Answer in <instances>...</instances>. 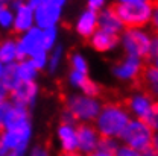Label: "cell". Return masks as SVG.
<instances>
[{"mask_svg":"<svg viewBox=\"0 0 158 156\" xmlns=\"http://www.w3.org/2000/svg\"><path fill=\"white\" fill-rule=\"evenodd\" d=\"M131 121V115L126 111L125 105L120 100L114 102H105L102 105V109L96 117V130L99 137L114 138L120 137L128 123Z\"/></svg>","mask_w":158,"mask_h":156,"instance_id":"1","label":"cell"},{"mask_svg":"<svg viewBox=\"0 0 158 156\" xmlns=\"http://www.w3.org/2000/svg\"><path fill=\"white\" fill-rule=\"evenodd\" d=\"M126 29H141L149 24L152 3H113L110 6Z\"/></svg>","mask_w":158,"mask_h":156,"instance_id":"2","label":"cell"},{"mask_svg":"<svg viewBox=\"0 0 158 156\" xmlns=\"http://www.w3.org/2000/svg\"><path fill=\"white\" fill-rule=\"evenodd\" d=\"M152 37L143 29H126L123 32V47L128 56H134L144 62H149V50H151Z\"/></svg>","mask_w":158,"mask_h":156,"instance_id":"3","label":"cell"},{"mask_svg":"<svg viewBox=\"0 0 158 156\" xmlns=\"http://www.w3.org/2000/svg\"><path fill=\"white\" fill-rule=\"evenodd\" d=\"M152 137H154V130L141 120H131L120 135V138L126 142L128 147L137 152L148 149L152 144Z\"/></svg>","mask_w":158,"mask_h":156,"instance_id":"4","label":"cell"},{"mask_svg":"<svg viewBox=\"0 0 158 156\" xmlns=\"http://www.w3.org/2000/svg\"><path fill=\"white\" fill-rule=\"evenodd\" d=\"M65 112H69L75 121L94 120L100 112V103L87 96H72L65 98Z\"/></svg>","mask_w":158,"mask_h":156,"instance_id":"5","label":"cell"},{"mask_svg":"<svg viewBox=\"0 0 158 156\" xmlns=\"http://www.w3.org/2000/svg\"><path fill=\"white\" fill-rule=\"evenodd\" d=\"M154 102H155L154 98L143 91H134L132 94L122 97V103L125 105L129 115H134L135 120H141L144 123L151 115Z\"/></svg>","mask_w":158,"mask_h":156,"instance_id":"6","label":"cell"},{"mask_svg":"<svg viewBox=\"0 0 158 156\" xmlns=\"http://www.w3.org/2000/svg\"><path fill=\"white\" fill-rule=\"evenodd\" d=\"M134 91H143L154 100H158V68L146 62L138 79L132 83Z\"/></svg>","mask_w":158,"mask_h":156,"instance_id":"7","label":"cell"},{"mask_svg":"<svg viewBox=\"0 0 158 156\" xmlns=\"http://www.w3.org/2000/svg\"><path fill=\"white\" fill-rule=\"evenodd\" d=\"M144 61L134 56H125L123 59L117 61L113 67V73L122 80H131V85L135 82L144 67Z\"/></svg>","mask_w":158,"mask_h":156,"instance_id":"8","label":"cell"},{"mask_svg":"<svg viewBox=\"0 0 158 156\" xmlns=\"http://www.w3.org/2000/svg\"><path fill=\"white\" fill-rule=\"evenodd\" d=\"M76 137H78V147L84 153H93L96 152L99 144V134L94 126L91 124H78L76 127Z\"/></svg>","mask_w":158,"mask_h":156,"instance_id":"9","label":"cell"},{"mask_svg":"<svg viewBox=\"0 0 158 156\" xmlns=\"http://www.w3.org/2000/svg\"><path fill=\"white\" fill-rule=\"evenodd\" d=\"M40 37H41V30L31 27L27 30V34L17 41V58L23 59L27 55H35L37 52H41L40 49Z\"/></svg>","mask_w":158,"mask_h":156,"instance_id":"10","label":"cell"},{"mask_svg":"<svg viewBox=\"0 0 158 156\" xmlns=\"http://www.w3.org/2000/svg\"><path fill=\"white\" fill-rule=\"evenodd\" d=\"M59 15H61V6L44 3V2L35 11V20H37L40 27H43V29L53 27V24L58 21Z\"/></svg>","mask_w":158,"mask_h":156,"instance_id":"11","label":"cell"},{"mask_svg":"<svg viewBox=\"0 0 158 156\" xmlns=\"http://www.w3.org/2000/svg\"><path fill=\"white\" fill-rule=\"evenodd\" d=\"M37 91H38V86L34 82H20L11 91V97H12L14 105L26 108L27 105H31L34 102V98L37 96Z\"/></svg>","mask_w":158,"mask_h":156,"instance_id":"12","label":"cell"},{"mask_svg":"<svg viewBox=\"0 0 158 156\" xmlns=\"http://www.w3.org/2000/svg\"><path fill=\"white\" fill-rule=\"evenodd\" d=\"M98 24L100 27V30L113 34V35H118L120 30L123 29V24L120 23L118 17L116 15V12L111 8L103 9L98 17Z\"/></svg>","mask_w":158,"mask_h":156,"instance_id":"13","label":"cell"},{"mask_svg":"<svg viewBox=\"0 0 158 156\" xmlns=\"http://www.w3.org/2000/svg\"><path fill=\"white\" fill-rule=\"evenodd\" d=\"M27 111L24 106H19V105H12L6 120H5V127L8 130H17L24 126H27Z\"/></svg>","mask_w":158,"mask_h":156,"instance_id":"14","label":"cell"},{"mask_svg":"<svg viewBox=\"0 0 158 156\" xmlns=\"http://www.w3.org/2000/svg\"><path fill=\"white\" fill-rule=\"evenodd\" d=\"M58 137L62 142V150L65 152H75L78 149V137L76 129L72 124L61 123L58 127Z\"/></svg>","mask_w":158,"mask_h":156,"instance_id":"15","label":"cell"},{"mask_svg":"<svg viewBox=\"0 0 158 156\" xmlns=\"http://www.w3.org/2000/svg\"><path fill=\"white\" fill-rule=\"evenodd\" d=\"M32 18H34L32 9L21 2L19 5V12H17V18L14 21V30H12V34L19 35V34H23V32L29 30L31 29V24H32Z\"/></svg>","mask_w":158,"mask_h":156,"instance_id":"16","label":"cell"},{"mask_svg":"<svg viewBox=\"0 0 158 156\" xmlns=\"http://www.w3.org/2000/svg\"><path fill=\"white\" fill-rule=\"evenodd\" d=\"M96 26H98V15H96V12L87 9V11L81 15V18L78 20L76 29H78V32H79L81 37L90 38V37L94 34Z\"/></svg>","mask_w":158,"mask_h":156,"instance_id":"17","label":"cell"},{"mask_svg":"<svg viewBox=\"0 0 158 156\" xmlns=\"http://www.w3.org/2000/svg\"><path fill=\"white\" fill-rule=\"evenodd\" d=\"M117 42H118V35H113V34L103 32L100 29L91 38V46L96 50H99V52H108V50L114 49L117 46Z\"/></svg>","mask_w":158,"mask_h":156,"instance_id":"18","label":"cell"},{"mask_svg":"<svg viewBox=\"0 0 158 156\" xmlns=\"http://www.w3.org/2000/svg\"><path fill=\"white\" fill-rule=\"evenodd\" d=\"M2 83L5 85V88L8 91H12L17 85L20 83V78H19V65L17 64H8L5 68H3V73H2Z\"/></svg>","mask_w":158,"mask_h":156,"instance_id":"19","label":"cell"},{"mask_svg":"<svg viewBox=\"0 0 158 156\" xmlns=\"http://www.w3.org/2000/svg\"><path fill=\"white\" fill-rule=\"evenodd\" d=\"M17 58V42L12 39L0 41V62H12Z\"/></svg>","mask_w":158,"mask_h":156,"instance_id":"20","label":"cell"},{"mask_svg":"<svg viewBox=\"0 0 158 156\" xmlns=\"http://www.w3.org/2000/svg\"><path fill=\"white\" fill-rule=\"evenodd\" d=\"M37 74V68L32 65L31 61H21L19 64V78L20 82H32Z\"/></svg>","mask_w":158,"mask_h":156,"instance_id":"21","label":"cell"},{"mask_svg":"<svg viewBox=\"0 0 158 156\" xmlns=\"http://www.w3.org/2000/svg\"><path fill=\"white\" fill-rule=\"evenodd\" d=\"M56 38V30L55 27H49V29H44L41 30V37H40V49L43 52L49 50L53 47V42Z\"/></svg>","mask_w":158,"mask_h":156,"instance_id":"22","label":"cell"},{"mask_svg":"<svg viewBox=\"0 0 158 156\" xmlns=\"http://www.w3.org/2000/svg\"><path fill=\"white\" fill-rule=\"evenodd\" d=\"M98 147L100 152H105V153H110V155H114V156H116V152L118 149L114 138H105V137H99Z\"/></svg>","mask_w":158,"mask_h":156,"instance_id":"23","label":"cell"},{"mask_svg":"<svg viewBox=\"0 0 158 156\" xmlns=\"http://www.w3.org/2000/svg\"><path fill=\"white\" fill-rule=\"evenodd\" d=\"M69 61H70V64H72L73 71L87 74V62L84 61V58H82L81 55H78V53H72V55L69 56Z\"/></svg>","mask_w":158,"mask_h":156,"instance_id":"24","label":"cell"},{"mask_svg":"<svg viewBox=\"0 0 158 156\" xmlns=\"http://www.w3.org/2000/svg\"><path fill=\"white\" fill-rule=\"evenodd\" d=\"M146 124H148L154 132H158V100L154 102V106H152L151 115H149V118H148Z\"/></svg>","mask_w":158,"mask_h":156,"instance_id":"25","label":"cell"},{"mask_svg":"<svg viewBox=\"0 0 158 156\" xmlns=\"http://www.w3.org/2000/svg\"><path fill=\"white\" fill-rule=\"evenodd\" d=\"M151 30L154 35L158 37V0H154L152 2V15H151Z\"/></svg>","mask_w":158,"mask_h":156,"instance_id":"26","label":"cell"},{"mask_svg":"<svg viewBox=\"0 0 158 156\" xmlns=\"http://www.w3.org/2000/svg\"><path fill=\"white\" fill-rule=\"evenodd\" d=\"M46 61H47V58H46V52H37L35 55H32V59H31V62H32V65L37 68V70H40V68H43L44 65H46Z\"/></svg>","mask_w":158,"mask_h":156,"instance_id":"27","label":"cell"},{"mask_svg":"<svg viewBox=\"0 0 158 156\" xmlns=\"http://www.w3.org/2000/svg\"><path fill=\"white\" fill-rule=\"evenodd\" d=\"M11 103H8V102H3V103H0V132L5 129V120H6V115H8V112H9V109H11Z\"/></svg>","mask_w":158,"mask_h":156,"instance_id":"28","label":"cell"},{"mask_svg":"<svg viewBox=\"0 0 158 156\" xmlns=\"http://www.w3.org/2000/svg\"><path fill=\"white\" fill-rule=\"evenodd\" d=\"M12 23V14L9 9H0V24L3 27H9Z\"/></svg>","mask_w":158,"mask_h":156,"instance_id":"29","label":"cell"},{"mask_svg":"<svg viewBox=\"0 0 158 156\" xmlns=\"http://www.w3.org/2000/svg\"><path fill=\"white\" fill-rule=\"evenodd\" d=\"M116 156H140V152L131 149V147H128V146H122V147L117 149Z\"/></svg>","mask_w":158,"mask_h":156,"instance_id":"30","label":"cell"},{"mask_svg":"<svg viewBox=\"0 0 158 156\" xmlns=\"http://www.w3.org/2000/svg\"><path fill=\"white\" fill-rule=\"evenodd\" d=\"M158 55V37L154 35L151 41V50H149V62Z\"/></svg>","mask_w":158,"mask_h":156,"instance_id":"31","label":"cell"},{"mask_svg":"<svg viewBox=\"0 0 158 156\" xmlns=\"http://www.w3.org/2000/svg\"><path fill=\"white\" fill-rule=\"evenodd\" d=\"M61 53H62V49L58 46V47L55 49L53 55H52V59H50V70H52V71H53V70L56 68V65H58L59 58H61Z\"/></svg>","mask_w":158,"mask_h":156,"instance_id":"32","label":"cell"},{"mask_svg":"<svg viewBox=\"0 0 158 156\" xmlns=\"http://www.w3.org/2000/svg\"><path fill=\"white\" fill-rule=\"evenodd\" d=\"M103 2H105V0H88V9L96 12L98 9H100V8H102Z\"/></svg>","mask_w":158,"mask_h":156,"instance_id":"33","label":"cell"},{"mask_svg":"<svg viewBox=\"0 0 158 156\" xmlns=\"http://www.w3.org/2000/svg\"><path fill=\"white\" fill-rule=\"evenodd\" d=\"M31 156H49V155H47V149L44 146H38V147L34 149V152H32Z\"/></svg>","mask_w":158,"mask_h":156,"instance_id":"34","label":"cell"},{"mask_svg":"<svg viewBox=\"0 0 158 156\" xmlns=\"http://www.w3.org/2000/svg\"><path fill=\"white\" fill-rule=\"evenodd\" d=\"M140 156H158V153L152 149V146H149L148 149H144V150L140 152Z\"/></svg>","mask_w":158,"mask_h":156,"instance_id":"35","label":"cell"},{"mask_svg":"<svg viewBox=\"0 0 158 156\" xmlns=\"http://www.w3.org/2000/svg\"><path fill=\"white\" fill-rule=\"evenodd\" d=\"M8 96V90L5 88V85L0 82V103H3L5 102V98Z\"/></svg>","mask_w":158,"mask_h":156,"instance_id":"36","label":"cell"},{"mask_svg":"<svg viewBox=\"0 0 158 156\" xmlns=\"http://www.w3.org/2000/svg\"><path fill=\"white\" fill-rule=\"evenodd\" d=\"M154 0H118V3H152Z\"/></svg>","mask_w":158,"mask_h":156,"instance_id":"37","label":"cell"},{"mask_svg":"<svg viewBox=\"0 0 158 156\" xmlns=\"http://www.w3.org/2000/svg\"><path fill=\"white\" fill-rule=\"evenodd\" d=\"M151 146H152V149H154V150L158 153V132H154V137H152V144H151Z\"/></svg>","mask_w":158,"mask_h":156,"instance_id":"38","label":"cell"},{"mask_svg":"<svg viewBox=\"0 0 158 156\" xmlns=\"http://www.w3.org/2000/svg\"><path fill=\"white\" fill-rule=\"evenodd\" d=\"M44 3H50V5H56V6H62L65 0H43Z\"/></svg>","mask_w":158,"mask_h":156,"instance_id":"39","label":"cell"},{"mask_svg":"<svg viewBox=\"0 0 158 156\" xmlns=\"http://www.w3.org/2000/svg\"><path fill=\"white\" fill-rule=\"evenodd\" d=\"M58 156H82L79 152H65V150H62Z\"/></svg>","mask_w":158,"mask_h":156,"instance_id":"40","label":"cell"},{"mask_svg":"<svg viewBox=\"0 0 158 156\" xmlns=\"http://www.w3.org/2000/svg\"><path fill=\"white\" fill-rule=\"evenodd\" d=\"M6 153H8V147H6V146L3 144V141L0 139V156H5Z\"/></svg>","mask_w":158,"mask_h":156,"instance_id":"41","label":"cell"},{"mask_svg":"<svg viewBox=\"0 0 158 156\" xmlns=\"http://www.w3.org/2000/svg\"><path fill=\"white\" fill-rule=\"evenodd\" d=\"M88 156H114V155H110V153H105V152H100V150H98V152L90 153Z\"/></svg>","mask_w":158,"mask_h":156,"instance_id":"42","label":"cell"},{"mask_svg":"<svg viewBox=\"0 0 158 156\" xmlns=\"http://www.w3.org/2000/svg\"><path fill=\"white\" fill-rule=\"evenodd\" d=\"M149 64H152L154 67H157V68H158V55H157V56H155V58H154V59H152V61H151Z\"/></svg>","mask_w":158,"mask_h":156,"instance_id":"43","label":"cell"},{"mask_svg":"<svg viewBox=\"0 0 158 156\" xmlns=\"http://www.w3.org/2000/svg\"><path fill=\"white\" fill-rule=\"evenodd\" d=\"M21 153H23V152H17V150H12V153H9V155H6V156H21Z\"/></svg>","mask_w":158,"mask_h":156,"instance_id":"44","label":"cell"},{"mask_svg":"<svg viewBox=\"0 0 158 156\" xmlns=\"http://www.w3.org/2000/svg\"><path fill=\"white\" fill-rule=\"evenodd\" d=\"M2 73H3V65H2V62H0V78H2Z\"/></svg>","mask_w":158,"mask_h":156,"instance_id":"45","label":"cell"}]
</instances>
